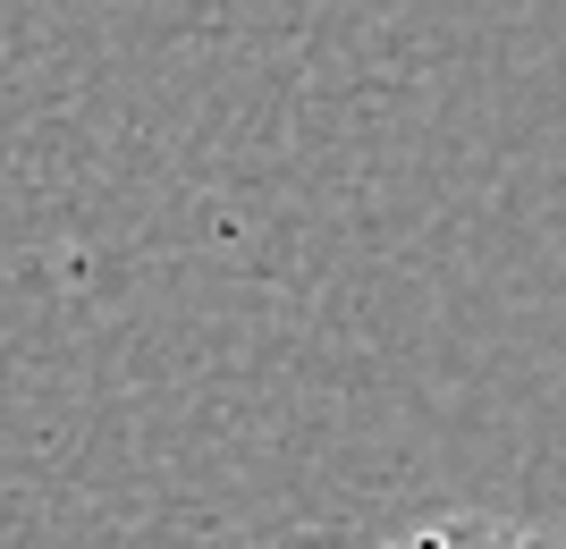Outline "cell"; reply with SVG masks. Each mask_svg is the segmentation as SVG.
<instances>
[{
	"instance_id": "cell-1",
	"label": "cell",
	"mask_w": 566,
	"mask_h": 549,
	"mask_svg": "<svg viewBox=\"0 0 566 549\" xmlns=\"http://www.w3.org/2000/svg\"><path fill=\"white\" fill-rule=\"evenodd\" d=\"M389 549H566V541L533 532V525H507V516H431V525L398 532Z\"/></svg>"
}]
</instances>
